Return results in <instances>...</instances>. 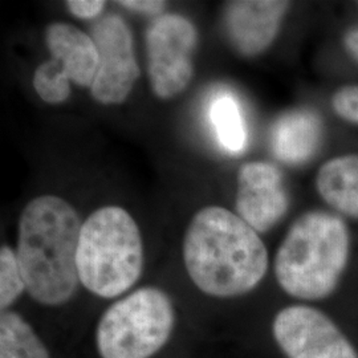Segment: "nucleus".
I'll return each mask as SVG.
<instances>
[{
	"instance_id": "39448f33",
	"label": "nucleus",
	"mask_w": 358,
	"mask_h": 358,
	"mask_svg": "<svg viewBox=\"0 0 358 358\" xmlns=\"http://www.w3.org/2000/svg\"><path fill=\"white\" fill-rule=\"evenodd\" d=\"M176 310L164 291L145 287L103 312L96 343L101 358H150L174 329Z\"/></svg>"
},
{
	"instance_id": "a211bd4d",
	"label": "nucleus",
	"mask_w": 358,
	"mask_h": 358,
	"mask_svg": "<svg viewBox=\"0 0 358 358\" xmlns=\"http://www.w3.org/2000/svg\"><path fill=\"white\" fill-rule=\"evenodd\" d=\"M333 109L346 121L358 124V87H345L333 96Z\"/></svg>"
},
{
	"instance_id": "423d86ee",
	"label": "nucleus",
	"mask_w": 358,
	"mask_h": 358,
	"mask_svg": "<svg viewBox=\"0 0 358 358\" xmlns=\"http://www.w3.org/2000/svg\"><path fill=\"white\" fill-rule=\"evenodd\" d=\"M198 31L186 16L158 15L146 29L148 75L154 94L170 100L185 92L194 75Z\"/></svg>"
},
{
	"instance_id": "1a4fd4ad",
	"label": "nucleus",
	"mask_w": 358,
	"mask_h": 358,
	"mask_svg": "<svg viewBox=\"0 0 358 358\" xmlns=\"http://www.w3.org/2000/svg\"><path fill=\"white\" fill-rule=\"evenodd\" d=\"M282 171L268 162H250L238 173L236 214L256 232L278 224L288 211Z\"/></svg>"
},
{
	"instance_id": "7ed1b4c3",
	"label": "nucleus",
	"mask_w": 358,
	"mask_h": 358,
	"mask_svg": "<svg viewBox=\"0 0 358 358\" xmlns=\"http://www.w3.org/2000/svg\"><path fill=\"white\" fill-rule=\"evenodd\" d=\"M349 255L345 223L324 211L299 217L275 257L279 285L300 300H319L333 292Z\"/></svg>"
},
{
	"instance_id": "6ab92c4d",
	"label": "nucleus",
	"mask_w": 358,
	"mask_h": 358,
	"mask_svg": "<svg viewBox=\"0 0 358 358\" xmlns=\"http://www.w3.org/2000/svg\"><path fill=\"white\" fill-rule=\"evenodd\" d=\"M106 1L103 0H69L66 1L68 11L78 19H94L103 13Z\"/></svg>"
},
{
	"instance_id": "f257e3e1",
	"label": "nucleus",
	"mask_w": 358,
	"mask_h": 358,
	"mask_svg": "<svg viewBox=\"0 0 358 358\" xmlns=\"http://www.w3.org/2000/svg\"><path fill=\"white\" fill-rule=\"evenodd\" d=\"M182 254L192 282L213 297L248 294L268 269V252L257 232L219 206L203 207L192 217Z\"/></svg>"
},
{
	"instance_id": "412c9836",
	"label": "nucleus",
	"mask_w": 358,
	"mask_h": 358,
	"mask_svg": "<svg viewBox=\"0 0 358 358\" xmlns=\"http://www.w3.org/2000/svg\"><path fill=\"white\" fill-rule=\"evenodd\" d=\"M345 47L348 52L358 62V28H355L346 34Z\"/></svg>"
},
{
	"instance_id": "f8f14e48",
	"label": "nucleus",
	"mask_w": 358,
	"mask_h": 358,
	"mask_svg": "<svg viewBox=\"0 0 358 358\" xmlns=\"http://www.w3.org/2000/svg\"><path fill=\"white\" fill-rule=\"evenodd\" d=\"M321 131L320 118L316 113L304 109L291 110L282 115L272 128V152L284 164H304L316 153Z\"/></svg>"
},
{
	"instance_id": "ddd939ff",
	"label": "nucleus",
	"mask_w": 358,
	"mask_h": 358,
	"mask_svg": "<svg viewBox=\"0 0 358 358\" xmlns=\"http://www.w3.org/2000/svg\"><path fill=\"white\" fill-rule=\"evenodd\" d=\"M317 190L336 210L358 217V155L327 162L317 174Z\"/></svg>"
},
{
	"instance_id": "f3484780",
	"label": "nucleus",
	"mask_w": 358,
	"mask_h": 358,
	"mask_svg": "<svg viewBox=\"0 0 358 358\" xmlns=\"http://www.w3.org/2000/svg\"><path fill=\"white\" fill-rule=\"evenodd\" d=\"M26 289L24 276L16 252L8 245L0 250V307L13 306Z\"/></svg>"
},
{
	"instance_id": "dca6fc26",
	"label": "nucleus",
	"mask_w": 358,
	"mask_h": 358,
	"mask_svg": "<svg viewBox=\"0 0 358 358\" xmlns=\"http://www.w3.org/2000/svg\"><path fill=\"white\" fill-rule=\"evenodd\" d=\"M34 88L38 97L50 105L63 103L71 97V81L56 60L43 62L35 69Z\"/></svg>"
},
{
	"instance_id": "2eb2a0df",
	"label": "nucleus",
	"mask_w": 358,
	"mask_h": 358,
	"mask_svg": "<svg viewBox=\"0 0 358 358\" xmlns=\"http://www.w3.org/2000/svg\"><path fill=\"white\" fill-rule=\"evenodd\" d=\"M210 118L219 143L230 153H241L247 145V129L238 101L231 94L219 96L211 103Z\"/></svg>"
},
{
	"instance_id": "6e6552de",
	"label": "nucleus",
	"mask_w": 358,
	"mask_h": 358,
	"mask_svg": "<svg viewBox=\"0 0 358 358\" xmlns=\"http://www.w3.org/2000/svg\"><path fill=\"white\" fill-rule=\"evenodd\" d=\"M272 329L288 358H358L345 336L317 309L285 308L275 317Z\"/></svg>"
},
{
	"instance_id": "0eeeda50",
	"label": "nucleus",
	"mask_w": 358,
	"mask_h": 358,
	"mask_svg": "<svg viewBox=\"0 0 358 358\" xmlns=\"http://www.w3.org/2000/svg\"><path fill=\"white\" fill-rule=\"evenodd\" d=\"M100 63L90 88L92 97L101 105L125 103L141 75L128 23L118 15H105L92 29Z\"/></svg>"
},
{
	"instance_id": "9b49d317",
	"label": "nucleus",
	"mask_w": 358,
	"mask_h": 358,
	"mask_svg": "<svg viewBox=\"0 0 358 358\" xmlns=\"http://www.w3.org/2000/svg\"><path fill=\"white\" fill-rule=\"evenodd\" d=\"M45 44L52 59L77 87L92 88L99 71V50L90 35L68 23H52L45 29Z\"/></svg>"
},
{
	"instance_id": "f03ea898",
	"label": "nucleus",
	"mask_w": 358,
	"mask_h": 358,
	"mask_svg": "<svg viewBox=\"0 0 358 358\" xmlns=\"http://www.w3.org/2000/svg\"><path fill=\"white\" fill-rule=\"evenodd\" d=\"M81 226L75 207L57 195H40L23 208L16 256L27 292L40 304L57 307L76 292Z\"/></svg>"
},
{
	"instance_id": "9d476101",
	"label": "nucleus",
	"mask_w": 358,
	"mask_h": 358,
	"mask_svg": "<svg viewBox=\"0 0 358 358\" xmlns=\"http://www.w3.org/2000/svg\"><path fill=\"white\" fill-rule=\"evenodd\" d=\"M288 1H230L224 11V26L231 44L243 56H257L278 36Z\"/></svg>"
},
{
	"instance_id": "20e7f679",
	"label": "nucleus",
	"mask_w": 358,
	"mask_h": 358,
	"mask_svg": "<svg viewBox=\"0 0 358 358\" xmlns=\"http://www.w3.org/2000/svg\"><path fill=\"white\" fill-rule=\"evenodd\" d=\"M141 231L120 206H103L83 222L77 272L90 294L113 299L128 292L143 269Z\"/></svg>"
},
{
	"instance_id": "4468645a",
	"label": "nucleus",
	"mask_w": 358,
	"mask_h": 358,
	"mask_svg": "<svg viewBox=\"0 0 358 358\" xmlns=\"http://www.w3.org/2000/svg\"><path fill=\"white\" fill-rule=\"evenodd\" d=\"M0 358H50V353L20 315L3 312L0 317Z\"/></svg>"
},
{
	"instance_id": "aec40b11",
	"label": "nucleus",
	"mask_w": 358,
	"mask_h": 358,
	"mask_svg": "<svg viewBox=\"0 0 358 358\" xmlns=\"http://www.w3.org/2000/svg\"><path fill=\"white\" fill-rule=\"evenodd\" d=\"M117 4H120L121 7L127 8L129 11L149 13V15H158L166 7V1H159V0H122V1H117Z\"/></svg>"
}]
</instances>
